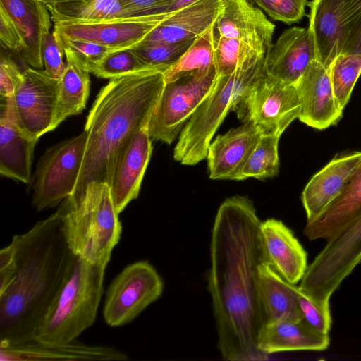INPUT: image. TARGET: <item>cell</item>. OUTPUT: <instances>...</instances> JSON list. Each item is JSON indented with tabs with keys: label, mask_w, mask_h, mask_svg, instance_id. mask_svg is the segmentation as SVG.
Returning a JSON list of instances; mask_svg holds the SVG:
<instances>
[{
	"label": "cell",
	"mask_w": 361,
	"mask_h": 361,
	"mask_svg": "<svg viewBox=\"0 0 361 361\" xmlns=\"http://www.w3.org/2000/svg\"><path fill=\"white\" fill-rule=\"evenodd\" d=\"M245 196L227 198L218 209L210 242L207 288L222 357L231 361L263 360L257 347L265 324L258 269L267 262L260 224Z\"/></svg>",
	"instance_id": "1"
},
{
	"label": "cell",
	"mask_w": 361,
	"mask_h": 361,
	"mask_svg": "<svg viewBox=\"0 0 361 361\" xmlns=\"http://www.w3.org/2000/svg\"><path fill=\"white\" fill-rule=\"evenodd\" d=\"M62 205L29 231L15 235L13 271L0 290V343L33 339L75 262L63 229Z\"/></svg>",
	"instance_id": "2"
},
{
	"label": "cell",
	"mask_w": 361,
	"mask_h": 361,
	"mask_svg": "<svg viewBox=\"0 0 361 361\" xmlns=\"http://www.w3.org/2000/svg\"><path fill=\"white\" fill-rule=\"evenodd\" d=\"M166 69H150L110 79L87 115L85 157L71 199L79 197L92 181L109 184L122 143L148 126L164 85Z\"/></svg>",
	"instance_id": "3"
},
{
	"label": "cell",
	"mask_w": 361,
	"mask_h": 361,
	"mask_svg": "<svg viewBox=\"0 0 361 361\" xmlns=\"http://www.w3.org/2000/svg\"><path fill=\"white\" fill-rule=\"evenodd\" d=\"M264 56L263 53H254L232 73L216 76L212 91L179 135L173 151L176 161L191 166L207 158L212 139L227 114L235 110L247 90L264 74Z\"/></svg>",
	"instance_id": "4"
},
{
	"label": "cell",
	"mask_w": 361,
	"mask_h": 361,
	"mask_svg": "<svg viewBox=\"0 0 361 361\" xmlns=\"http://www.w3.org/2000/svg\"><path fill=\"white\" fill-rule=\"evenodd\" d=\"M61 205L63 233L72 252L106 268L122 230L109 185L92 181L79 197H68Z\"/></svg>",
	"instance_id": "5"
},
{
	"label": "cell",
	"mask_w": 361,
	"mask_h": 361,
	"mask_svg": "<svg viewBox=\"0 0 361 361\" xmlns=\"http://www.w3.org/2000/svg\"><path fill=\"white\" fill-rule=\"evenodd\" d=\"M105 269L78 256L33 339L44 345L64 344L90 327L103 293Z\"/></svg>",
	"instance_id": "6"
},
{
	"label": "cell",
	"mask_w": 361,
	"mask_h": 361,
	"mask_svg": "<svg viewBox=\"0 0 361 361\" xmlns=\"http://www.w3.org/2000/svg\"><path fill=\"white\" fill-rule=\"evenodd\" d=\"M360 262L361 216L326 240L299 288L317 302L329 304L332 294Z\"/></svg>",
	"instance_id": "7"
},
{
	"label": "cell",
	"mask_w": 361,
	"mask_h": 361,
	"mask_svg": "<svg viewBox=\"0 0 361 361\" xmlns=\"http://www.w3.org/2000/svg\"><path fill=\"white\" fill-rule=\"evenodd\" d=\"M87 133L48 148L37 165L32 203L37 211L54 207L74 191L83 162Z\"/></svg>",
	"instance_id": "8"
},
{
	"label": "cell",
	"mask_w": 361,
	"mask_h": 361,
	"mask_svg": "<svg viewBox=\"0 0 361 361\" xmlns=\"http://www.w3.org/2000/svg\"><path fill=\"white\" fill-rule=\"evenodd\" d=\"M216 76L214 70L207 74H190L164 82L147 126L152 140L171 144L210 93Z\"/></svg>",
	"instance_id": "9"
},
{
	"label": "cell",
	"mask_w": 361,
	"mask_h": 361,
	"mask_svg": "<svg viewBox=\"0 0 361 361\" xmlns=\"http://www.w3.org/2000/svg\"><path fill=\"white\" fill-rule=\"evenodd\" d=\"M163 290V280L148 261L128 264L109 286L103 309L105 322L112 327L130 322Z\"/></svg>",
	"instance_id": "10"
},
{
	"label": "cell",
	"mask_w": 361,
	"mask_h": 361,
	"mask_svg": "<svg viewBox=\"0 0 361 361\" xmlns=\"http://www.w3.org/2000/svg\"><path fill=\"white\" fill-rule=\"evenodd\" d=\"M243 122L250 121L262 134L281 137L300 113L295 85L286 84L264 74L247 90L235 110Z\"/></svg>",
	"instance_id": "11"
},
{
	"label": "cell",
	"mask_w": 361,
	"mask_h": 361,
	"mask_svg": "<svg viewBox=\"0 0 361 361\" xmlns=\"http://www.w3.org/2000/svg\"><path fill=\"white\" fill-rule=\"evenodd\" d=\"M59 79L48 75L44 70L28 67L14 91L13 96L18 121L28 133L38 139L52 130Z\"/></svg>",
	"instance_id": "12"
},
{
	"label": "cell",
	"mask_w": 361,
	"mask_h": 361,
	"mask_svg": "<svg viewBox=\"0 0 361 361\" xmlns=\"http://www.w3.org/2000/svg\"><path fill=\"white\" fill-rule=\"evenodd\" d=\"M170 13L122 20L56 23L53 32L67 39L95 42L114 49L130 48L140 43Z\"/></svg>",
	"instance_id": "13"
},
{
	"label": "cell",
	"mask_w": 361,
	"mask_h": 361,
	"mask_svg": "<svg viewBox=\"0 0 361 361\" xmlns=\"http://www.w3.org/2000/svg\"><path fill=\"white\" fill-rule=\"evenodd\" d=\"M152 152L147 126L132 134L120 147L109 184L118 214L138 197Z\"/></svg>",
	"instance_id": "14"
},
{
	"label": "cell",
	"mask_w": 361,
	"mask_h": 361,
	"mask_svg": "<svg viewBox=\"0 0 361 361\" xmlns=\"http://www.w3.org/2000/svg\"><path fill=\"white\" fill-rule=\"evenodd\" d=\"M275 25L250 0H219L213 35L235 39L266 54L272 45Z\"/></svg>",
	"instance_id": "15"
},
{
	"label": "cell",
	"mask_w": 361,
	"mask_h": 361,
	"mask_svg": "<svg viewBox=\"0 0 361 361\" xmlns=\"http://www.w3.org/2000/svg\"><path fill=\"white\" fill-rule=\"evenodd\" d=\"M295 86L300 102L301 122L324 130L340 121L343 109L336 98L329 67L317 60L312 61Z\"/></svg>",
	"instance_id": "16"
},
{
	"label": "cell",
	"mask_w": 361,
	"mask_h": 361,
	"mask_svg": "<svg viewBox=\"0 0 361 361\" xmlns=\"http://www.w3.org/2000/svg\"><path fill=\"white\" fill-rule=\"evenodd\" d=\"M38 138L20 124L13 96L1 97L0 173L9 178L29 183L34 148Z\"/></svg>",
	"instance_id": "17"
},
{
	"label": "cell",
	"mask_w": 361,
	"mask_h": 361,
	"mask_svg": "<svg viewBox=\"0 0 361 361\" xmlns=\"http://www.w3.org/2000/svg\"><path fill=\"white\" fill-rule=\"evenodd\" d=\"M317 53L308 28L293 27L282 32L265 54L264 74L286 84L295 85Z\"/></svg>",
	"instance_id": "18"
},
{
	"label": "cell",
	"mask_w": 361,
	"mask_h": 361,
	"mask_svg": "<svg viewBox=\"0 0 361 361\" xmlns=\"http://www.w3.org/2000/svg\"><path fill=\"white\" fill-rule=\"evenodd\" d=\"M262 132L250 121L211 142L207 159L209 178L240 180V175L250 154L259 141Z\"/></svg>",
	"instance_id": "19"
},
{
	"label": "cell",
	"mask_w": 361,
	"mask_h": 361,
	"mask_svg": "<svg viewBox=\"0 0 361 361\" xmlns=\"http://www.w3.org/2000/svg\"><path fill=\"white\" fill-rule=\"evenodd\" d=\"M360 163L361 152L339 154L312 177L301 195L307 221L316 219L341 192Z\"/></svg>",
	"instance_id": "20"
},
{
	"label": "cell",
	"mask_w": 361,
	"mask_h": 361,
	"mask_svg": "<svg viewBox=\"0 0 361 361\" xmlns=\"http://www.w3.org/2000/svg\"><path fill=\"white\" fill-rule=\"evenodd\" d=\"M260 234L267 262L286 281L295 285L307 269V254L284 223L268 219L261 222Z\"/></svg>",
	"instance_id": "21"
},
{
	"label": "cell",
	"mask_w": 361,
	"mask_h": 361,
	"mask_svg": "<svg viewBox=\"0 0 361 361\" xmlns=\"http://www.w3.org/2000/svg\"><path fill=\"white\" fill-rule=\"evenodd\" d=\"M1 361L26 360H126L123 352L106 346L88 345L74 340L59 345H44L32 339L18 343H0Z\"/></svg>",
	"instance_id": "22"
},
{
	"label": "cell",
	"mask_w": 361,
	"mask_h": 361,
	"mask_svg": "<svg viewBox=\"0 0 361 361\" xmlns=\"http://www.w3.org/2000/svg\"><path fill=\"white\" fill-rule=\"evenodd\" d=\"M16 26L23 42L21 60L35 69H42V42L51 28V14L41 0H0Z\"/></svg>",
	"instance_id": "23"
},
{
	"label": "cell",
	"mask_w": 361,
	"mask_h": 361,
	"mask_svg": "<svg viewBox=\"0 0 361 361\" xmlns=\"http://www.w3.org/2000/svg\"><path fill=\"white\" fill-rule=\"evenodd\" d=\"M309 6L307 28L314 41L317 60L329 67L342 51L345 0H312Z\"/></svg>",
	"instance_id": "24"
},
{
	"label": "cell",
	"mask_w": 361,
	"mask_h": 361,
	"mask_svg": "<svg viewBox=\"0 0 361 361\" xmlns=\"http://www.w3.org/2000/svg\"><path fill=\"white\" fill-rule=\"evenodd\" d=\"M219 0H197L178 10L154 27L142 42H176L196 39L214 23Z\"/></svg>",
	"instance_id": "25"
},
{
	"label": "cell",
	"mask_w": 361,
	"mask_h": 361,
	"mask_svg": "<svg viewBox=\"0 0 361 361\" xmlns=\"http://www.w3.org/2000/svg\"><path fill=\"white\" fill-rule=\"evenodd\" d=\"M361 216V163L341 192L316 219L307 221L310 240H329Z\"/></svg>",
	"instance_id": "26"
},
{
	"label": "cell",
	"mask_w": 361,
	"mask_h": 361,
	"mask_svg": "<svg viewBox=\"0 0 361 361\" xmlns=\"http://www.w3.org/2000/svg\"><path fill=\"white\" fill-rule=\"evenodd\" d=\"M329 343V334L313 329L302 319L264 324L257 340L259 350L267 356L287 351H322Z\"/></svg>",
	"instance_id": "27"
},
{
	"label": "cell",
	"mask_w": 361,
	"mask_h": 361,
	"mask_svg": "<svg viewBox=\"0 0 361 361\" xmlns=\"http://www.w3.org/2000/svg\"><path fill=\"white\" fill-rule=\"evenodd\" d=\"M258 279L264 324L302 319L298 286L286 281L267 262L259 265Z\"/></svg>",
	"instance_id": "28"
},
{
	"label": "cell",
	"mask_w": 361,
	"mask_h": 361,
	"mask_svg": "<svg viewBox=\"0 0 361 361\" xmlns=\"http://www.w3.org/2000/svg\"><path fill=\"white\" fill-rule=\"evenodd\" d=\"M66 68L59 79V95L52 130L66 118L80 114L90 93V72L85 62L73 51L63 48Z\"/></svg>",
	"instance_id": "29"
},
{
	"label": "cell",
	"mask_w": 361,
	"mask_h": 361,
	"mask_svg": "<svg viewBox=\"0 0 361 361\" xmlns=\"http://www.w3.org/2000/svg\"><path fill=\"white\" fill-rule=\"evenodd\" d=\"M56 23H93L133 18L119 0H71L46 4Z\"/></svg>",
	"instance_id": "30"
},
{
	"label": "cell",
	"mask_w": 361,
	"mask_h": 361,
	"mask_svg": "<svg viewBox=\"0 0 361 361\" xmlns=\"http://www.w3.org/2000/svg\"><path fill=\"white\" fill-rule=\"evenodd\" d=\"M216 70L213 25L197 37L184 54L164 73V82L190 74H207Z\"/></svg>",
	"instance_id": "31"
},
{
	"label": "cell",
	"mask_w": 361,
	"mask_h": 361,
	"mask_svg": "<svg viewBox=\"0 0 361 361\" xmlns=\"http://www.w3.org/2000/svg\"><path fill=\"white\" fill-rule=\"evenodd\" d=\"M280 136L262 134L241 172L240 180H259L276 176L279 171L278 145Z\"/></svg>",
	"instance_id": "32"
},
{
	"label": "cell",
	"mask_w": 361,
	"mask_h": 361,
	"mask_svg": "<svg viewBox=\"0 0 361 361\" xmlns=\"http://www.w3.org/2000/svg\"><path fill=\"white\" fill-rule=\"evenodd\" d=\"M86 68L98 78L113 79L142 71L168 68L147 65L130 47L111 51L99 62L86 66Z\"/></svg>",
	"instance_id": "33"
},
{
	"label": "cell",
	"mask_w": 361,
	"mask_h": 361,
	"mask_svg": "<svg viewBox=\"0 0 361 361\" xmlns=\"http://www.w3.org/2000/svg\"><path fill=\"white\" fill-rule=\"evenodd\" d=\"M336 98L342 109L361 75V54H341L329 66Z\"/></svg>",
	"instance_id": "34"
},
{
	"label": "cell",
	"mask_w": 361,
	"mask_h": 361,
	"mask_svg": "<svg viewBox=\"0 0 361 361\" xmlns=\"http://www.w3.org/2000/svg\"><path fill=\"white\" fill-rule=\"evenodd\" d=\"M195 39L176 42H142L132 49L147 65L169 68L174 64L192 45Z\"/></svg>",
	"instance_id": "35"
},
{
	"label": "cell",
	"mask_w": 361,
	"mask_h": 361,
	"mask_svg": "<svg viewBox=\"0 0 361 361\" xmlns=\"http://www.w3.org/2000/svg\"><path fill=\"white\" fill-rule=\"evenodd\" d=\"M213 38L217 75L232 73L245 58L254 53H260L235 39L214 35Z\"/></svg>",
	"instance_id": "36"
},
{
	"label": "cell",
	"mask_w": 361,
	"mask_h": 361,
	"mask_svg": "<svg viewBox=\"0 0 361 361\" xmlns=\"http://www.w3.org/2000/svg\"><path fill=\"white\" fill-rule=\"evenodd\" d=\"M298 299L302 319L313 329L329 334L332 324L329 304L317 302L299 286Z\"/></svg>",
	"instance_id": "37"
},
{
	"label": "cell",
	"mask_w": 361,
	"mask_h": 361,
	"mask_svg": "<svg viewBox=\"0 0 361 361\" xmlns=\"http://www.w3.org/2000/svg\"><path fill=\"white\" fill-rule=\"evenodd\" d=\"M271 19L291 25L305 14L307 0H252Z\"/></svg>",
	"instance_id": "38"
},
{
	"label": "cell",
	"mask_w": 361,
	"mask_h": 361,
	"mask_svg": "<svg viewBox=\"0 0 361 361\" xmlns=\"http://www.w3.org/2000/svg\"><path fill=\"white\" fill-rule=\"evenodd\" d=\"M341 54H361V0H345L344 39Z\"/></svg>",
	"instance_id": "39"
},
{
	"label": "cell",
	"mask_w": 361,
	"mask_h": 361,
	"mask_svg": "<svg viewBox=\"0 0 361 361\" xmlns=\"http://www.w3.org/2000/svg\"><path fill=\"white\" fill-rule=\"evenodd\" d=\"M41 51L45 73L52 78H60L66 68L63 61L65 52L53 32L44 36Z\"/></svg>",
	"instance_id": "40"
},
{
	"label": "cell",
	"mask_w": 361,
	"mask_h": 361,
	"mask_svg": "<svg viewBox=\"0 0 361 361\" xmlns=\"http://www.w3.org/2000/svg\"><path fill=\"white\" fill-rule=\"evenodd\" d=\"M54 35L63 48L68 49L75 53L85 62V66L99 62L109 52L115 50L95 42L67 39L55 33Z\"/></svg>",
	"instance_id": "41"
},
{
	"label": "cell",
	"mask_w": 361,
	"mask_h": 361,
	"mask_svg": "<svg viewBox=\"0 0 361 361\" xmlns=\"http://www.w3.org/2000/svg\"><path fill=\"white\" fill-rule=\"evenodd\" d=\"M25 71L21 69L10 56L1 54L0 61L1 97L13 95L16 87Z\"/></svg>",
	"instance_id": "42"
},
{
	"label": "cell",
	"mask_w": 361,
	"mask_h": 361,
	"mask_svg": "<svg viewBox=\"0 0 361 361\" xmlns=\"http://www.w3.org/2000/svg\"><path fill=\"white\" fill-rule=\"evenodd\" d=\"M0 40L3 48L20 54L23 42L11 17L0 5Z\"/></svg>",
	"instance_id": "43"
},
{
	"label": "cell",
	"mask_w": 361,
	"mask_h": 361,
	"mask_svg": "<svg viewBox=\"0 0 361 361\" xmlns=\"http://www.w3.org/2000/svg\"><path fill=\"white\" fill-rule=\"evenodd\" d=\"M121 4L135 16L166 13L173 0H119Z\"/></svg>",
	"instance_id": "44"
},
{
	"label": "cell",
	"mask_w": 361,
	"mask_h": 361,
	"mask_svg": "<svg viewBox=\"0 0 361 361\" xmlns=\"http://www.w3.org/2000/svg\"><path fill=\"white\" fill-rule=\"evenodd\" d=\"M197 0H173L171 5L168 8L166 13L174 11L188 6Z\"/></svg>",
	"instance_id": "45"
},
{
	"label": "cell",
	"mask_w": 361,
	"mask_h": 361,
	"mask_svg": "<svg viewBox=\"0 0 361 361\" xmlns=\"http://www.w3.org/2000/svg\"><path fill=\"white\" fill-rule=\"evenodd\" d=\"M43 2L45 3V4H56L59 2H63L66 1H71V0H41Z\"/></svg>",
	"instance_id": "46"
}]
</instances>
